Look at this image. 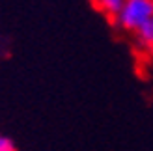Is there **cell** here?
<instances>
[{"label":"cell","mask_w":153,"mask_h":151,"mask_svg":"<svg viewBox=\"0 0 153 151\" xmlns=\"http://www.w3.org/2000/svg\"><path fill=\"white\" fill-rule=\"evenodd\" d=\"M153 17V0H127L116 22L129 32H136L144 22Z\"/></svg>","instance_id":"obj_1"},{"label":"cell","mask_w":153,"mask_h":151,"mask_svg":"<svg viewBox=\"0 0 153 151\" xmlns=\"http://www.w3.org/2000/svg\"><path fill=\"white\" fill-rule=\"evenodd\" d=\"M0 151H17V147L13 146V142L4 136V134H0Z\"/></svg>","instance_id":"obj_4"},{"label":"cell","mask_w":153,"mask_h":151,"mask_svg":"<svg viewBox=\"0 0 153 151\" xmlns=\"http://www.w3.org/2000/svg\"><path fill=\"white\" fill-rule=\"evenodd\" d=\"M136 36H138V39L148 45V47H153V17L149 21H146L144 24L136 30Z\"/></svg>","instance_id":"obj_3"},{"label":"cell","mask_w":153,"mask_h":151,"mask_svg":"<svg viewBox=\"0 0 153 151\" xmlns=\"http://www.w3.org/2000/svg\"><path fill=\"white\" fill-rule=\"evenodd\" d=\"M127 0H94V4L99 11H103L105 15H108V17H114L116 19L120 11H121V7L125 6Z\"/></svg>","instance_id":"obj_2"}]
</instances>
